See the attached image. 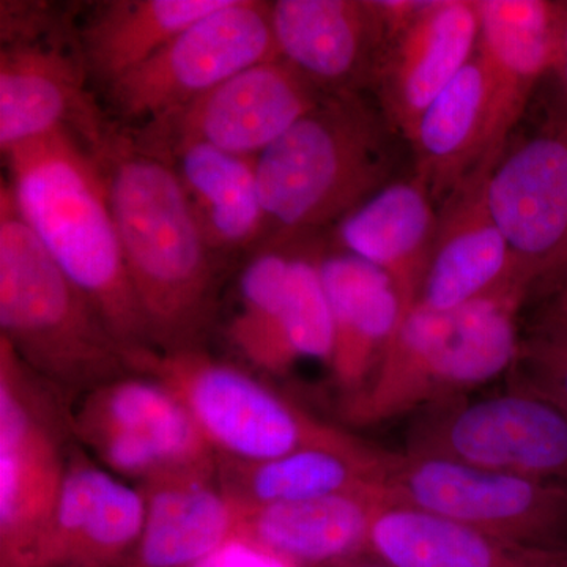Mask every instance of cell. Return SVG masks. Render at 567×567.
<instances>
[{
  "label": "cell",
  "mask_w": 567,
  "mask_h": 567,
  "mask_svg": "<svg viewBox=\"0 0 567 567\" xmlns=\"http://www.w3.org/2000/svg\"><path fill=\"white\" fill-rule=\"evenodd\" d=\"M95 156L153 349H199L215 315L216 254L173 164L118 125Z\"/></svg>",
  "instance_id": "cell-1"
},
{
  "label": "cell",
  "mask_w": 567,
  "mask_h": 567,
  "mask_svg": "<svg viewBox=\"0 0 567 567\" xmlns=\"http://www.w3.org/2000/svg\"><path fill=\"white\" fill-rule=\"evenodd\" d=\"M3 156L18 215L91 301L128 357L130 368L142 354L156 352L92 148L61 130Z\"/></svg>",
  "instance_id": "cell-2"
},
{
  "label": "cell",
  "mask_w": 567,
  "mask_h": 567,
  "mask_svg": "<svg viewBox=\"0 0 567 567\" xmlns=\"http://www.w3.org/2000/svg\"><path fill=\"white\" fill-rule=\"evenodd\" d=\"M528 290L513 284L450 312L410 309L368 385L346 398L347 420L371 425L420 413L507 374Z\"/></svg>",
  "instance_id": "cell-3"
},
{
  "label": "cell",
  "mask_w": 567,
  "mask_h": 567,
  "mask_svg": "<svg viewBox=\"0 0 567 567\" xmlns=\"http://www.w3.org/2000/svg\"><path fill=\"white\" fill-rule=\"evenodd\" d=\"M0 338L66 399L132 374L128 357L76 284L0 189Z\"/></svg>",
  "instance_id": "cell-4"
},
{
  "label": "cell",
  "mask_w": 567,
  "mask_h": 567,
  "mask_svg": "<svg viewBox=\"0 0 567 567\" xmlns=\"http://www.w3.org/2000/svg\"><path fill=\"white\" fill-rule=\"evenodd\" d=\"M386 123L360 93H327L256 158L268 229L286 238L341 221L386 186Z\"/></svg>",
  "instance_id": "cell-5"
},
{
  "label": "cell",
  "mask_w": 567,
  "mask_h": 567,
  "mask_svg": "<svg viewBox=\"0 0 567 567\" xmlns=\"http://www.w3.org/2000/svg\"><path fill=\"white\" fill-rule=\"evenodd\" d=\"M70 402L0 338V561L29 567L73 446Z\"/></svg>",
  "instance_id": "cell-6"
},
{
  "label": "cell",
  "mask_w": 567,
  "mask_h": 567,
  "mask_svg": "<svg viewBox=\"0 0 567 567\" xmlns=\"http://www.w3.org/2000/svg\"><path fill=\"white\" fill-rule=\"evenodd\" d=\"M133 371L169 386L216 457L226 461L257 464L342 432L308 415L245 369L200 349L148 352L134 361Z\"/></svg>",
  "instance_id": "cell-7"
},
{
  "label": "cell",
  "mask_w": 567,
  "mask_h": 567,
  "mask_svg": "<svg viewBox=\"0 0 567 567\" xmlns=\"http://www.w3.org/2000/svg\"><path fill=\"white\" fill-rule=\"evenodd\" d=\"M382 491L388 505L413 507L550 550H567V487L434 456L388 451Z\"/></svg>",
  "instance_id": "cell-8"
},
{
  "label": "cell",
  "mask_w": 567,
  "mask_h": 567,
  "mask_svg": "<svg viewBox=\"0 0 567 567\" xmlns=\"http://www.w3.org/2000/svg\"><path fill=\"white\" fill-rule=\"evenodd\" d=\"M279 59L271 2L224 0L162 51L104 91L122 123L155 121L181 110L256 63Z\"/></svg>",
  "instance_id": "cell-9"
},
{
  "label": "cell",
  "mask_w": 567,
  "mask_h": 567,
  "mask_svg": "<svg viewBox=\"0 0 567 567\" xmlns=\"http://www.w3.org/2000/svg\"><path fill=\"white\" fill-rule=\"evenodd\" d=\"M405 453L567 487V413L511 388L487 398L465 395L421 410L406 435Z\"/></svg>",
  "instance_id": "cell-10"
},
{
  "label": "cell",
  "mask_w": 567,
  "mask_h": 567,
  "mask_svg": "<svg viewBox=\"0 0 567 567\" xmlns=\"http://www.w3.org/2000/svg\"><path fill=\"white\" fill-rule=\"evenodd\" d=\"M80 399L71 410L74 439L122 480L145 484L218 465L186 406L156 377L132 372Z\"/></svg>",
  "instance_id": "cell-11"
},
{
  "label": "cell",
  "mask_w": 567,
  "mask_h": 567,
  "mask_svg": "<svg viewBox=\"0 0 567 567\" xmlns=\"http://www.w3.org/2000/svg\"><path fill=\"white\" fill-rule=\"evenodd\" d=\"M324 95L279 58L234 74L181 110L130 134L144 151L159 156L194 142L235 155L259 156Z\"/></svg>",
  "instance_id": "cell-12"
},
{
  "label": "cell",
  "mask_w": 567,
  "mask_h": 567,
  "mask_svg": "<svg viewBox=\"0 0 567 567\" xmlns=\"http://www.w3.org/2000/svg\"><path fill=\"white\" fill-rule=\"evenodd\" d=\"M73 20L29 40L0 48L2 155L66 130L99 152L115 128L89 89Z\"/></svg>",
  "instance_id": "cell-13"
},
{
  "label": "cell",
  "mask_w": 567,
  "mask_h": 567,
  "mask_svg": "<svg viewBox=\"0 0 567 567\" xmlns=\"http://www.w3.org/2000/svg\"><path fill=\"white\" fill-rule=\"evenodd\" d=\"M486 203L529 282L567 264V121L548 123L487 175Z\"/></svg>",
  "instance_id": "cell-14"
},
{
  "label": "cell",
  "mask_w": 567,
  "mask_h": 567,
  "mask_svg": "<svg viewBox=\"0 0 567 567\" xmlns=\"http://www.w3.org/2000/svg\"><path fill=\"white\" fill-rule=\"evenodd\" d=\"M145 520L141 487L73 446L54 509L29 567H126Z\"/></svg>",
  "instance_id": "cell-15"
},
{
  "label": "cell",
  "mask_w": 567,
  "mask_h": 567,
  "mask_svg": "<svg viewBox=\"0 0 567 567\" xmlns=\"http://www.w3.org/2000/svg\"><path fill=\"white\" fill-rule=\"evenodd\" d=\"M271 24L279 58L323 93L374 85L390 43L377 0H276Z\"/></svg>",
  "instance_id": "cell-16"
},
{
  "label": "cell",
  "mask_w": 567,
  "mask_h": 567,
  "mask_svg": "<svg viewBox=\"0 0 567 567\" xmlns=\"http://www.w3.org/2000/svg\"><path fill=\"white\" fill-rule=\"evenodd\" d=\"M480 44L476 0H424L388 43L374 85L382 114L410 141L417 122Z\"/></svg>",
  "instance_id": "cell-17"
},
{
  "label": "cell",
  "mask_w": 567,
  "mask_h": 567,
  "mask_svg": "<svg viewBox=\"0 0 567 567\" xmlns=\"http://www.w3.org/2000/svg\"><path fill=\"white\" fill-rule=\"evenodd\" d=\"M477 51L492 78L486 152L476 171L491 173L505 153L537 82L557 61L565 3L544 0H476ZM475 171V173H476Z\"/></svg>",
  "instance_id": "cell-18"
},
{
  "label": "cell",
  "mask_w": 567,
  "mask_h": 567,
  "mask_svg": "<svg viewBox=\"0 0 567 567\" xmlns=\"http://www.w3.org/2000/svg\"><path fill=\"white\" fill-rule=\"evenodd\" d=\"M487 175L473 173L443 200L416 308L450 312L513 284L532 287L488 212Z\"/></svg>",
  "instance_id": "cell-19"
},
{
  "label": "cell",
  "mask_w": 567,
  "mask_h": 567,
  "mask_svg": "<svg viewBox=\"0 0 567 567\" xmlns=\"http://www.w3.org/2000/svg\"><path fill=\"white\" fill-rule=\"evenodd\" d=\"M145 520L126 567H196L238 540L241 506L213 468L169 473L141 484Z\"/></svg>",
  "instance_id": "cell-20"
},
{
  "label": "cell",
  "mask_w": 567,
  "mask_h": 567,
  "mask_svg": "<svg viewBox=\"0 0 567 567\" xmlns=\"http://www.w3.org/2000/svg\"><path fill=\"white\" fill-rule=\"evenodd\" d=\"M380 488L241 507L238 540L290 567H333L369 551V536L380 507Z\"/></svg>",
  "instance_id": "cell-21"
},
{
  "label": "cell",
  "mask_w": 567,
  "mask_h": 567,
  "mask_svg": "<svg viewBox=\"0 0 567 567\" xmlns=\"http://www.w3.org/2000/svg\"><path fill=\"white\" fill-rule=\"evenodd\" d=\"M388 451L342 431L257 464L218 457L223 487L241 507L305 502L344 492L380 488Z\"/></svg>",
  "instance_id": "cell-22"
},
{
  "label": "cell",
  "mask_w": 567,
  "mask_h": 567,
  "mask_svg": "<svg viewBox=\"0 0 567 567\" xmlns=\"http://www.w3.org/2000/svg\"><path fill=\"white\" fill-rule=\"evenodd\" d=\"M320 271L333 317L331 374L350 398L382 363L404 320V305L385 271L352 254L320 257Z\"/></svg>",
  "instance_id": "cell-23"
},
{
  "label": "cell",
  "mask_w": 567,
  "mask_h": 567,
  "mask_svg": "<svg viewBox=\"0 0 567 567\" xmlns=\"http://www.w3.org/2000/svg\"><path fill=\"white\" fill-rule=\"evenodd\" d=\"M439 213L417 177L390 183L341 219L338 237L346 252L385 271L401 295L405 316L416 303Z\"/></svg>",
  "instance_id": "cell-24"
},
{
  "label": "cell",
  "mask_w": 567,
  "mask_h": 567,
  "mask_svg": "<svg viewBox=\"0 0 567 567\" xmlns=\"http://www.w3.org/2000/svg\"><path fill=\"white\" fill-rule=\"evenodd\" d=\"M369 554L394 567H567V550L524 546L388 503L372 524Z\"/></svg>",
  "instance_id": "cell-25"
},
{
  "label": "cell",
  "mask_w": 567,
  "mask_h": 567,
  "mask_svg": "<svg viewBox=\"0 0 567 567\" xmlns=\"http://www.w3.org/2000/svg\"><path fill=\"white\" fill-rule=\"evenodd\" d=\"M491 103V71L477 51L421 115L410 137L415 177L427 186L432 199L445 200L483 163Z\"/></svg>",
  "instance_id": "cell-26"
},
{
  "label": "cell",
  "mask_w": 567,
  "mask_h": 567,
  "mask_svg": "<svg viewBox=\"0 0 567 567\" xmlns=\"http://www.w3.org/2000/svg\"><path fill=\"white\" fill-rule=\"evenodd\" d=\"M181 178L213 252L248 248L268 230L257 156L235 155L213 145H181L166 155Z\"/></svg>",
  "instance_id": "cell-27"
},
{
  "label": "cell",
  "mask_w": 567,
  "mask_h": 567,
  "mask_svg": "<svg viewBox=\"0 0 567 567\" xmlns=\"http://www.w3.org/2000/svg\"><path fill=\"white\" fill-rule=\"evenodd\" d=\"M223 2L107 0L95 3L76 28L78 47L91 82L106 91Z\"/></svg>",
  "instance_id": "cell-28"
},
{
  "label": "cell",
  "mask_w": 567,
  "mask_h": 567,
  "mask_svg": "<svg viewBox=\"0 0 567 567\" xmlns=\"http://www.w3.org/2000/svg\"><path fill=\"white\" fill-rule=\"evenodd\" d=\"M290 259V254L267 249L249 260L238 282L240 311L229 327L235 349L270 374H286L295 364L281 324Z\"/></svg>",
  "instance_id": "cell-29"
},
{
  "label": "cell",
  "mask_w": 567,
  "mask_h": 567,
  "mask_svg": "<svg viewBox=\"0 0 567 567\" xmlns=\"http://www.w3.org/2000/svg\"><path fill=\"white\" fill-rule=\"evenodd\" d=\"M287 349L295 363L303 358L330 365L334 330L330 301L315 256H292L281 312Z\"/></svg>",
  "instance_id": "cell-30"
},
{
  "label": "cell",
  "mask_w": 567,
  "mask_h": 567,
  "mask_svg": "<svg viewBox=\"0 0 567 567\" xmlns=\"http://www.w3.org/2000/svg\"><path fill=\"white\" fill-rule=\"evenodd\" d=\"M507 383L511 390L539 395L567 413V317L546 312L520 338Z\"/></svg>",
  "instance_id": "cell-31"
},
{
  "label": "cell",
  "mask_w": 567,
  "mask_h": 567,
  "mask_svg": "<svg viewBox=\"0 0 567 567\" xmlns=\"http://www.w3.org/2000/svg\"><path fill=\"white\" fill-rule=\"evenodd\" d=\"M196 567H290L259 548L235 540Z\"/></svg>",
  "instance_id": "cell-32"
},
{
  "label": "cell",
  "mask_w": 567,
  "mask_h": 567,
  "mask_svg": "<svg viewBox=\"0 0 567 567\" xmlns=\"http://www.w3.org/2000/svg\"><path fill=\"white\" fill-rule=\"evenodd\" d=\"M554 70L557 71L559 82H561L563 93L567 102V3L563 11L561 32H559V44L557 61H555Z\"/></svg>",
  "instance_id": "cell-33"
},
{
  "label": "cell",
  "mask_w": 567,
  "mask_h": 567,
  "mask_svg": "<svg viewBox=\"0 0 567 567\" xmlns=\"http://www.w3.org/2000/svg\"><path fill=\"white\" fill-rule=\"evenodd\" d=\"M555 278H557V290H555L554 301L547 312L567 317V264Z\"/></svg>",
  "instance_id": "cell-34"
},
{
  "label": "cell",
  "mask_w": 567,
  "mask_h": 567,
  "mask_svg": "<svg viewBox=\"0 0 567 567\" xmlns=\"http://www.w3.org/2000/svg\"><path fill=\"white\" fill-rule=\"evenodd\" d=\"M333 567H394V566H391L390 563L383 561V559L375 557V555H372V554H369V551H365V554L358 555V557L349 559V561L341 563V565L333 566Z\"/></svg>",
  "instance_id": "cell-35"
}]
</instances>
